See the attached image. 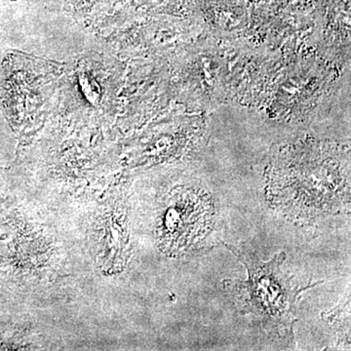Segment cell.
Masks as SVG:
<instances>
[{
    "instance_id": "cell-1",
    "label": "cell",
    "mask_w": 351,
    "mask_h": 351,
    "mask_svg": "<svg viewBox=\"0 0 351 351\" xmlns=\"http://www.w3.org/2000/svg\"><path fill=\"white\" fill-rule=\"evenodd\" d=\"M232 251L248 272V279L232 284V294L240 313H252L262 320V324L272 339L291 345L294 341L297 304L300 295L320 282L301 287L295 285L293 277L282 270L285 253L263 262L257 255L245 248L221 242Z\"/></svg>"
},
{
    "instance_id": "cell-2",
    "label": "cell",
    "mask_w": 351,
    "mask_h": 351,
    "mask_svg": "<svg viewBox=\"0 0 351 351\" xmlns=\"http://www.w3.org/2000/svg\"><path fill=\"white\" fill-rule=\"evenodd\" d=\"M214 214L211 197L204 191H176L166 198L159 216V246L173 256L197 250L212 232Z\"/></svg>"
}]
</instances>
